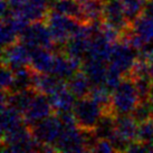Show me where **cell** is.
Listing matches in <instances>:
<instances>
[{
    "label": "cell",
    "mask_w": 153,
    "mask_h": 153,
    "mask_svg": "<svg viewBox=\"0 0 153 153\" xmlns=\"http://www.w3.org/2000/svg\"><path fill=\"white\" fill-rule=\"evenodd\" d=\"M45 22L51 31L54 43L56 44V51H60L82 26L81 22L69 16L57 13L53 9L49 10L47 17L45 18Z\"/></svg>",
    "instance_id": "6da1fadb"
},
{
    "label": "cell",
    "mask_w": 153,
    "mask_h": 153,
    "mask_svg": "<svg viewBox=\"0 0 153 153\" xmlns=\"http://www.w3.org/2000/svg\"><path fill=\"white\" fill-rule=\"evenodd\" d=\"M140 102L134 82L131 77L125 76L121 84L112 92L111 111L114 115L131 114Z\"/></svg>",
    "instance_id": "7a4b0ae2"
},
{
    "label": "cell",
    "mask_w": 153,
    "mask_h": 153,
    "mask_svg": "<svg viewBox=\"0 0 153 153\" xmlns=\"http://www.w3.org/2000/svg\"><path fill=\"white\" fill-rule=\"evenodd\" d=\"M73 112L76 119L77 126L86 132H94L104 113L102 106L89 96L78 98L74 105Z\"/></svg>",
    "instance_id": "3957f363"
},
{
    "label": "cell",
    "mask_w": 153,
    "mask_h": 153,
    "mask_svg": "<svg viewBox=\"0 0 153 153\" xmlns=\"http://www.w3.org/2000/svg\"><path fill=\"white\" fill-rule=\"evenodd\" d=\"M31 134L40 145H54L59 139L64 125L57 115H51L39 121L34 125H30Z\"/></svg>",
    "instance_id": "277c9868"
},
{
    "label": "cell",
    "mask_w": 153,
    "mask_h": 153,
    "mask_svg": "<svg viewBox=\"0 0 153 153\" xmlns=\"http://www.w3.org/2000/svg\"><path fill=\"white\" fill-rule=\"evenodd\" d=\"M20 42L25 44L29 49L34 47H43L54 51H57L56 44L53 40L45 20L30 22L20 35Z\"/></svg>",
    "instance_id": "5b68a950"
},
{
    "label": "cell",
    "mask_w": 153,
    "mask_h": 153,
    "mask_svg": "<svg viewBox=\"0 0 153 153\" xmlns=\"http://www.w3.org/2000/svg\"><path fill=\"white\" fill-rule=\"evenodd\" d=\"M55 112H54L53 105L51 103L49 96L46 94L37 92V94L35 95V97L30 103L29 107L26 110L22 116H24L26 125L30 126V125H34L35 123L51 116Z\"/></svg>",
    "instance_id": "8992f818"
},
{
    "label": "cell",
    "mask_w": 153,
    "mask_h": 153,
    "mask_svg": "<svg viewBox=\"0 0 153 153\" xmlns=\"http://www.w3.org/2000/svg\"><path fill=\"white\" fill-rule=\"evenodd\" d=\"M137 55H139V51L132 48L126 43L119 40L115 44H113L108 64L114 65L125 76H128L130 71H131Z\"/></svg>",
    "instance_id": "52a82bcc"
},
{
    "label": "cell",
    "mask_w": 153,
    "mask_h": 153,
    "mask_svg": "<svg viewBox=\"0 0 153 153\" xmlns=\"http://www.w3.org/2000/svg\"><path fill=\"white\" fill-rule=\"evenodd\" d=\"M1 64L10 67L13 71L29 65V48L20 40L8 47L2 48Z\"/></svg>",
    "instance_id": "ba28073f"
},
{
    "label": "cell",
    "mask_w": 153,
    "mask_h": 153,
    "mask_svg": "<svg viewBox=\"0 0 153 153\" xmlns=\"http://www.w3.org/2000/svg\"><path fill=\"white\" fill-rule=\"evenodd\" d=\"M103 20L121 31L131 27L125 17L121 0H107L103 6Z\"/></svg>",
    "instance_id": "9c48e42d"
},
{
    "label": "cell",
    "mask_w": 153,
    "mask_h": 153,
    "mask_svg": "<svg viewBox=\"0 0 153 153\" xmlns=\"http://www.w3.org/2000/svg\"><path fill=\"white\" fill-rule=\"evenodd\" d=\"M67 85V81L57 77L51 73H38L34 71L33 75V87L38 93L53 95L57 91Z\"/></svg>",
    "instance_id": "30bf717a"
},
{
    "label": "cell",
    "mask_w": 153,
    "mask_h": 153,
    "mask_svg": "<svg viewBox=\"0 0 153 153\" xmlns=\"http://www.w3.org/2000/svg\"><path fill=\"white\" fill-rule=\"evenodd\" d=\"M55 60V51L43 48L34 47L29 49V66L38 73H51Z\"/></svg>",
    "instance_id": "8fae6325"
},
{
    "label": "cell",
    "mask_w": 153,
    "mask_h": 153,
    "mask_svg": "<svg viewBox=\"0 0 153 153\" xmlns=\"http://www.w3.org/2000/svg\"><path fill=\"white\" fill-rule=\"evenodd\" d=\"M51 10L49 0H26L18 10L29 22H43Z\"/></svg>",
    "instance_id": "7c38bea8"
},
{
    "label": "cell",
    "mask_w": 153,
    "mask_h": 153,
    "mask_svg": "<svg viewBox=\"0 0 153 153\" xmlns=\"http://www.w3.org/2000/svg\"><path fill=\"white\" fill-rule=\"evenodd\" d=\"M137 126H139V123L131 114L116 115L115 135L122 141H124L125 143L130 144L133 141H136Z\"/></svg>",
    "instance_id": "4fadbf2b"
},
{
    "label": "cell",
    "mask_w": 153,
    "mask_h": 153,
    "mask_svg": "<svg viewBox=\"0 0 153 153\" xmlns=\"http://www.w3.org/2000/svg\"><path fill=\"white\" fill-rule=\"evenodd\" d=\"M82 71L89 78L92 85H105L107 73L106 62L86 57L83 60Z\"/></svg>",
    "instance_id": "5bb4252c"
},
{
    "label": "cell",
    "mask_w": 153,
    "mask_h": 153,
    "mask_svg": "<svg viewBox=\"0 0 153 153\" xmlns=\"http://www.w3.org/2000/svg\"><path fill=\"white\" fill-rule=\"evenodd\" d=\"M112 48H113V44H111L108 40H106L105 37L100 31L91 40L88 53H87L86 57H91V58H95V59H100L108 63L111 54H112Z\"/></svg>",
    "instance_id": "9a60e30c"
},
{
    "label": "cell",
    "mask_w": 153,
    "mask_h": 153,
    "mask_svg": "<svg viewBox=\"0 0 153 153\" xmlns=\"http://www.w3.org/2000/svg\"><path fill=\"white\" fill-rule=\"evenodd\" d=\"M24 116L10 105H1V134L25 125Z\"/></svg>",
    "instance_id": "2e32d148"
},
{
    "label": "cell",
    "mask_w": 153,
    "mask_h": 153,
    "mask_svg": "<svg viewBox=\"0 0 153 153\" xmlns=\"http://www.w3.org/2000/svg\"><path fill=\"white\" fill-rule=\"evenodd\" d=\"M75 98H76V96L69 91L67 85L64 86L63 88H60L59 91H57L53 95H49V100H51V103L55 113L73 111L74 105L76 103Z\"/></svg>",
    "instance_id": "e0dca14e"
},
{
    "label": "cell",
    "mask_w": 153,
    "mask_h": 153,
    "mask_svg": "<svg viewBox=\"0 0 153 153\" xmlns=\"http://www.w3.org/2000/svg\"><path fill=\"white\" fill-rule=\"evenodd\" d=\"M92 83L83 71L76 72L67 79V87L77 98L87 97L92 89Z\"/></svg>",
    "instance_id": "ac0fdd59"
},
{
    "label": "cell",
    "mask_w": 153,
    "mask_h": 153,
    "mask_svg": "<svg viewBox=\"0 0 153 153\" xmlns=\"http://www.w3.org/2000/svg\"><path fill=\"white\" fill-rule=\"evenodd\" d=\"M51 9L74 18L82 24H86L78 0H56L51 2Z\"/></svg>",
    "instance_id": "d6986e66"
},
{
    "label": "cell",
    "mask_w": 153,
    "mask_h": 153,
    "mask_svg": "<svg viewBox=\"0 0 153 153\" xmlns=\"http://www.w3.org/2000/svg\"><path fill=\"white\" fill-rule=\"evenodd\" d=\"M131 27L146 45L153 44V18L142 15L132 24Z\"/></svg>",
    "instance_id": "ffe728a7"
},
{
    "label": "cell",
    "mask_w": 153,
    "mask_h": 153,
    "mask_svg": "<svg viewBox=\"0 0 153 153\" xmlns=\"http://www.w3.org/2000/svg\"><path fill=\"white\" fill-rule=\"evenodd\" d=\"M1 47H8L13 44L20 40V34L17 31L13 25V22L9 20V18L1 19Z\"/></svg>",
    "instance_id": "44dd1931"
},
{
    "label": "cell",
    "mask_w": 153,
    "mask_h": 153,
    "mask_svg": "<svg viewBox=\"0 0 153 153\" xmlns=\"http://www.w3.org/2000/svg\"><path fill=\"white\" fill-rule=\"evenodd\" d=\"M146 0H121L125 17L130 25H132L137 18L143 15Z\"/></svg>",
    "instance_id": "7402d4cb"
},
{
    "label": "cell",
    "mask_w": 153,
    "mask_h": 153,
    "mask_svg": "<svg viewBox=\"0 0 153 153\" xmlns=\"http://www.w3.org/2000/svg\"><path fill=\"white\" fill-rule=\"evenodd\" d=\"M132 81L134 82V85H135V88L137 91L140 101H149L151 89L153 86V79L151 75L135 77V78H132Z\"/></svg>",
    "instance_id": "603a6c76"
},
{
    "label": "cell",
    "mask_w": 153,
    "mask_h": 153,
    "mask_svg": "<svg viewBox=\"0 0 153 153\" xmlns=\"http://www.w3.org/2000/svg\"><path fill=\"white\" fill-rule=\"evenodd\" d=\"M131 115L134 117V120H135L137 123H142L144 121L152 119L153 111L150 102L149 101H141L135 106V108L133 110Z\"/></svg>",
    "instance_id": "cb8c5ba5"
},
{
    "label": "cell",
    "mask_w": 153,
    "mask_h": 153,
    "mask_svg": "<svg viewBox=\"0 0 153 153\" xmlns=\"http://www.w3.org/2000/svg\"><path fill=\"white\" fill-rule=\"evenodd\" d=\"M124 77H125V75L120 71L119 68L115 67L114 65H112V64H107V73H106L105 85H106L112 92L121 84V82L123 81Z\"/></svg>",
    "instance_id": "d4e9b609"
},
{
    "label": "cell",
    "mask_w": 153,
    "mask_h": 153,
    "mask_svg": "<svg viewBox=\"0 0 153 153\" xmlns=\"http://www.w3.org/2000/svg\"><path fill=\"white\" fill-rule=\"evenodd\" d=\"M153 140V117L144 121L142 123H139L137 126V136L136 141H140L143 143L149 144Z\"/></svg>",
    "instance_id": "484cf974"
},
{
    "label": "cell",
    "mask_w": 153,
    "mask_h": 153,
    "mask_svg": "<svg viewBox=\"0 0 153 153\" xmlns=\"http://www.w3.org/2000/svg\"><path fill=\"white\" fill-rule=\"evenodd\" d=\"M13 81H15V72L6 65L1 64V91L10 92L13 88Z\"/></svg>",
    "instance_id": "4316f807"
},
{
    "label": "cell",
    "mask_w": 153,
    "mask_h": 153,
    "mask_svg": "<svg viewBox=\"0 0 153 153\" xmlns=\"http://www.w3.org/2000/svg\"><path fill=\"white\" fill-rule=\"evenodd\" d=\"M92 152H116V149L114 148L113 143L108 139H96L95 143L93 145Z\"/></svg>",
    "instance_id": "83f0119b"
},
{
    "label": "cell",
    "mask_w": 153,
    "mask_h": 153,
    "mask_svg": "<svg viewBox=\"0 0 153 153\" xmlns=\"http://www.w3.org/2000/svg\"><path fill=\"white\" fill-rule=\"evenodd\" d=\"M143 15L148 16V17L153 18V0H146V1H145Z\"/></svg>",
    "instance_id": "f1b7e54d"
},
{
    "label": "cell",
    "mask_w": 153,
    "mask_h": 153,
    "mask_svg": "<svg viewBox=\"0 0 153 153\" xmlns=\"http://www.w3.org/2000/svg\"><path fill=\"white\" fill-rule=\"evenodd\" d=\"M25 1L26 0H8L9 4H10V8H11L13 11L18 10V9L20 8L22 4H24Z\"/></svg>",
    "instance_id": "f546056e"
},
{
    "label": "cell",
    "mask_w": 153,
    "mask_h": 153,
    "mask_svg": "<svg viewBox=\"0 0 153 153\" xmlns=\"http://www.w3.org/2000/svg\"><path fill=\"white\" fill-rule=\"evenodd\" d=\"M149 102L151 104V107H152V111H153V86H152V89H151V94H150Z\"/></svg>",
    "instance_id": "4dcf8cb0"
},
{
    "label": "cell",
    "mask_w": 153,
    "mask_h": 153,
    "mask_svg": "<svg viewBox=\"0 0 153 153\" xmlns=\"http://www.w3.org/2000/svg\"><path fill=\"white\" fill-rule=\"evenodd\" d=\"M101 1H103V2H105V1H107V0H101Z\"/></svg>",
    "instance_id": "1f68e13d"
},
{
    "label": "cell",
    "mask_w": 153,
    "mask_h": 153,
    "mask_svg": "<svg viewBox=\"0 0 153 153\" xmlns=\"http://www.w3.org/2000/svg\"><path fill=\"white\" fill-rule=\"evenodd\" d=\"M51 1H53V0H49V2H51Z\"/></svg>",
    "instance_id": "d6a6232c"
}]
</instances>
